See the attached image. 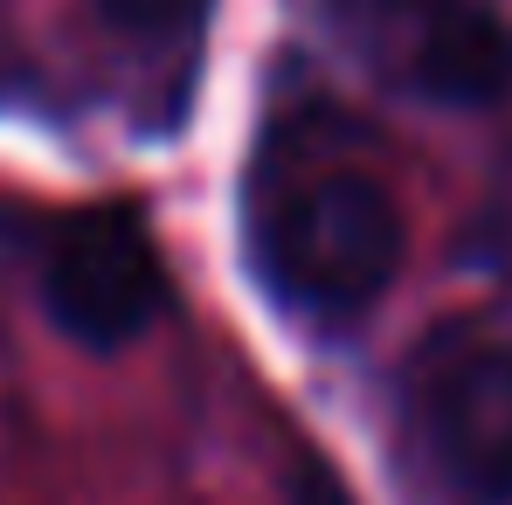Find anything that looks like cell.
<instances>
[{
  "mask_svg": "<svg viewBox=\"0 0 512 505\" xmlns=\"http://www.w3.org/2000/svg\"><path fill=\"white\" fill-rule=\"evenodd\" d=\"M263 277L298 312L346 319L381 298L402 263V215L367 173H312L263 215Z\"/></svg>",
  "mask_w": 512,
  "mask_h": 505,
  "instance_id": "cell-1",
  "label": "cell"
},
{
  "mask_svg": "<svg viewBox=\"0 0 512 505\" xmlns=\"http://www.w3.org/2000/svg\"><path fill=\"white\" fill-rule=\"evenodd\" d=\"M402 471L423 505H512V346L436 353L409 381Z\"/></svg>",
  "mask_w": 512,
  "mask_h": 505,
  "instance_id": "cell-2",
  "label": "cell"
},
{
  "mask_svg": "<svg viewBox=\"0 0 512 505\" xmlns=\"http://www.w3.org/2000/svg\"><path fill=\"white\" fill-rule=\"evenodd\" d=\"M42 312L56 319V333H70L90 353L132 346L167 312L160 250L132 215H111V208L63 222L42 256Z\"/></svg>",
  "mask_w": 512,
  "mask_h": 505,
  "instance_id": "cell-3",
  "label": "cell"
},
{
  "mask_svg": "<svg viewBox=\"0 0 512 505\" xmlns=\"http://www.w3.org/2000/svg\"><path fill=\"white\" fill-rule=\"evenodd\" d=\"M409 42H402V77L443 104H485L512 84V42L506 28L471 7V0H409Z\"/></svg>",
  "mask_w": 512,
  "mask_h": 505,
  "instance_id": "cell-4",
  "label": "cell"
},
{
  "mask_svg": "<svg viewBox=\"0 0 512 505\" xmlns=\"http://www.w3.org/2000/svg\"><path fill=\"white\" fill-rule=\"evenodd\" d=\"M208 0H97V14L125 35H173V28H194Z\"/></svg>",
  "mask_w": 512,
  "mask_h": 505,
  "instance_id": "cell-5",
  "label": "cell"
}]
</instances>
